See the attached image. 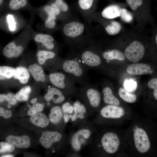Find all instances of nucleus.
I'll list each match as a JSON object with an SVG mask.
<instances>
[{"label":"nucleus","mask_w":157,"mask_h":157,"mask_svg":"<svg viewBox=\"0 0 157 157\" xmlns=\"http://www.w3.org/2000/svg\"><path fill=\"white\" fill-rule=\"evenodd\" d=\"M57 30L62 35L65 44L72 51L88 45L95 36L91 25L74 17L58 25Z\"/></svg>","instance_id":"1"},{"label":"nucleus","mask_w":157,"mask_h":157,"mask_svg":"<svg viewBox=\"0 0 157 157\" xmlns=\"http://www.w3.org/2000/svg\"><path fill=\"white\" fill-rule=\"evenodd\" d=\"M94 126L88 121L77 127L76 130L69 135V145L65 156H81V151L89 145L96 131Z\"/></svg>","instance_id":"2"},{"label":"nucleus","mask_w":157,"mask_h":157,"mask_svg":"<svg viewBox=\"0 0 157 157\" xmlns=\"http://www.w3.org/2000/svg\"><path fill=\"white\" fill-rule=\"evenodd\" d=\"M93 135L88 146L92 154L103 156L105 154H113L119 150L120 140L116 133L111 131L103 132Z\"/></svg>","instance_id":"3"},{"label":"nucleus","mask_w":157,"mask_h":157,"mask_svg":"<svg viewBox=\"0 0 157 157\" xmlns=\"http://www.w3.org/2000/svg\"><path fill=\"white\" fill-rule=\"evenodd\" d=\"M59 69L65 73L75 83L82 85L89 83L87 74L88 70L72 52L65 58H62Z\"/></svg>","instance_id":"4"},{"label":"nucleus","mask_w":157,"mask_h":157,"mask_svg":"<svg viewBox=\"0 0 157 157\" xmlns=\"http://www.w3.org/2000/svg\"><path fill=\"white\" fill-rule=\"evenodd\" d=\"M76 97L85 106L89 115L100 108L101 94L95 88L89 84L77 88Z\"/></svg>","instance_id":"5"},{"label":"nucleus","mask_w":157,"mask_h":157,"mask_svg":"<svg viewBox=\"0 0 157 157\" xmlns=\"http://www.w3.org/2000/svg\"><path fill=\"white\" fill-rule=\"evenodd\" d=\"M48 81L63 92L68 98L76 97L77 88L74 82L62 71L51 72L47 76Z\"/></svg>","instance_id":"6"},{"label":"nucleus","mask_w":157,"mask_h":157,"mask_svg":"<svg viewBox=\"0 0 157 157\" xmlns=\"http://www.w3.org/2000/svg\"><path fill=\"white\" fill-rule=\"evenodd\" d=\"M69 135L64 131H47L42 132L39 141L44 148L49 149L56 145L64 154L69 145Z\"/></svg>","instance_id":"7"},{"label":"nucleus","mask_w":157,"mask_h":157,"mask_svg":"<svg viewBox=\"0 0 157 157\" xmlns=\"http://www.w3.org/2000/svg\"><path fill=\"white\" fill-rule=\"evenodd\" d=\"M72 52L87 70L91 68L100 66L102 63L99 51L91 43L79 50Z\"/></svg>","instance_id":"8"},{"label":"nucleus","mask_w":157,"mask_h":157,"mask_svg":"<svg viewBox=\"0 0 157 157\" xmlns=\"http://www.w3.org/2000/svg\"><path fill=\"white\" fill-rule=\"evenodd\" d=\"M35 10L42 20L43 30L50 34L57 30L58 20L49 3L38 8L35 7Z\"/></svg>","instance_id":"9"},{"label":"nucleus","mask_w":157,"mask_h":157,"mask_svg":"<svg viewBox=\"0 0 157 157\" xmlns=\"http://www.w3.org/2000/svg\"><path fill=\"white\" fill-rule=\"evenodd\" d=\"M93 122L98 124H104L109 119H120L125 115L124 108L119 106L107 105L99 109Z\"/></svg>","instance_id":"10"},{"label":"nucleus","mask_w":157,"mask_h":157,"mask_svg":"<svg viewBox=\"0 0 157 157\" xmlns=\"http://www.w3.org/2000/svg\"><path fill=\"white\" fill-rule=\"evenodd\" d=\"M55 52L42 49H38L36 56L38 63L44 67L51 72L58 70L62 58Z\"/></svg>","instance_id":"11"},{"label":"nucleus","mask_w":157,"mask_h":157,"mask_svg":"<svg viewBox=\"0 0 157 157\" xmlns=\"http://www.w3.org/2000/svg\"><path fill=\"white\" fill-rule=\"evenodd\" d=\"M32 39L38 45V49L51 51L58 53L60 46L53 37L50 34L44 33L34 31Z\"/></svg>","instance_id":"12"},{"label":"nucleus","mask_w":157,"mask_h":157,"mask_svg":"<svg viewBox=\"0 0 157 157\" xmlns=\"http://www.w3.org/2000/svg\"><path fill=\"white\" fill-rule=\"evenodd\" d=\"M133 138L136 150L140 154H145L151 147V142L147 132L144 128L136 127L134 129Z\"/></svg>","instance_id":"13"},{"label":"nucleus","mask_w":157,"mask_h":157,"mask_svg":"<svg viewBox=\"0 0 157 157\" xmlns=\"http://www.w3.org/2000/svg\"><path fill=\"white\" fill-rule=\"evenodd\" d=\"M145 53V48L143 43L140 40L135 39L126 47L124 53L129 60L135 63L143 58Z\"/></svg>","instance_id":"14"},{"label":"nucleus","mask_w":157,"mask_h":157,"mask_svg":"<svg viewBox=\"0 0 157 157\" xmlns=\"http://www.w3.org/2000/svg\"><path fill=\"white\" fill-rule=\"evenodd\" d=\"M74 112L69 115V121L72 126L77 127L86 122L89 116L87 110L83 104L79 100L73 102Z\"/></svg>","instance_id":"15"},{"label":"nucleus","mask_w":157,"mask_h":157,"mask_svg":"<svg viewBox=\"0 0 157 157\" xmlns=\"http://www.w3.org/2000/svg\"><path fill=\"white\" fill-rule=\"evenodd\" d=\"M58 21L63 23L73 17L67 4L63 0H54L49 3Z\"/></svg>","instance_id":"16"},{"label":"nucleus","mask_w":157,"mask_h":157,"mask_svg":"<svg viewBox=\"0 0 157 157\" xmlns=\"http://www.w3.org/2000/svg\"><path fill=\"white\" fill-rule=\"evenodd\" d=\"M92 21L99 23L106 32L110 35H115L121 31L122 26L117 21L102 17L95 12L92 17Z\"/></svg>","instance_id":"17"},{"label":"nucleus","mask_w":157,"mask_h":157,"mask_svg":"<svg viewBox=\"0 0 157 157\" xmlns=\"http://www.w3.org/2000/svg\"><path fill=\"white\" fill-rule=\"evenodd\" d=\"M95 0H78V11L85 22L91 25L92 17L95 13Z\"/></svg>","instance_id":"18"},{"label":"nucleus","mask_w":157,"mask_h":157,"mask_svg":"<svg viewBox=\"0 0 157 157\" xmlns=\"http://www.w3.org/2000/svg\"><path fill=\"white\" fill-rule=\"evenodd\" d=\"M48 118L49 122L58 126V131H64L66 124L64 121L61 105H56L51 108Z\"/></svg>","instance_id":"19"},{"label":"nucleus","mask_w":157,"mask_h":157,"mask_svg":"<svg viewBox=\"0 0 157 157\" xmlns=\"http://www.w3.org/2000/svg\"><path fill=\"white\" fill-rule=\"evenodd\" d=\"M34 7L28 0H6L3 10L7 12L27 10L30 12Z\"/></svg>","instance_id":"20"},{"label":"nucleus","mask_w":157,"mask_h":157,"mask_svg":"<svg viewBox=\"0 0 157 157\" xmlns=\"http://www.w3.org/2000/svg\"><path fill=\"white\" fill-rule=\"evenodd\" d=\"M28 69L32 77L37 82L40 83L45 87L48 82L47 76L46 75L43 67L38 63L29 65Z\"/></svg>","instance_id":"21"},{"label":"nucleus","mask_w":157,"mask_h":157,"mask_svg":"<svg viewBox=\"0 0 157 157\" xmlns=\"http://www.w3.org/2000/svg\"><path fill=\"white\" fill-rule=\"evenodd\" d=\"M6 140L14 146L19 148H26L30 145L31 139L26 135L19 136L10 135L6 137Z\"/></svg>","instance_id":"22"},{"label":"nucleus","mask_w":157,"mask_h":157,"mask_svg":"<svg viewBox=\"0 0 157 157\" xmlns=\"http://www.w3.org/2000/svg\"><path fill=\"white\" fill-rule=\"evenodd\" d=\"M150 66L143 63H135L129 65L126 69L127 72L133 75L146 74L151 71Z\"/></svg>","instance_id":"23"},{"label":"nucleus","mask_w":157,"mask_h":157,"mask_svg":"<svg viewBox=\"0 0 157 157\" xmlns=\"http://www.w3.org/2000/svg\"><path fill=\"white\" fill-rule=\"evenodd\" d=\"M98 51L102 58L107 60H117L122 61L125 59L126 57L124 53L116 49L104 50L102 51Z\"/></svg>","instance_id":"24"},{"label":"nucleus","mask_w":157,"mask_h":157,"mask_svg":"<svg viewBox=\"0 0 157 157\" xmlns=\"http://www.w3.org/2000/svg\"><path fill=\"white\" fill-rule=\"evenodd\" d=\"M47 91L51 94L52 101L56 105H61L68 99H70L68 98L60 90L53 86L48 88Z\"/></svg>","instance_id":"25"},{"label":"nucleus","mask_w":157,"mask_h":157,"mask_svg":"<svg viewBox=\"0 0 157 157\" xmlns=\"http://www.w3.org/2000/svg\"><path fill=\"white\" fill-rule=\"evenodd\" d=\"M14 78L18 80L21 84H25L28 82L31 75L28 68L23 66H19L15 68Z\"/></svg>","instance_id":"26"},{"label":"nucleus","mask_w":157,"mask_h":157,"mask_svg":"<svg viewBox=\"0 0 157 157\" xmlns=\"http://www.w3.org/2000/svg\"><path fill=\"white\" fill-rule=\"evenodd\" d=\"M120 8L116 5L107 7L101 13H96L99 16L107 19H112L119 17Z\"/></svg>","instance_id":"27"},{"label":"nucleus","mask_w":157,"mask_h":157,"mask_svg":"<svg viewBox=\"0 0 157 157\" xmlns=\"http://www.w3.org/2000/svg\"><path fill=\"white\" fill-rule=\"evenodd\" d=\"M103 100L107 105L119 106L120 102L114 95L111 89L108 87H105L102 89Z\"/></svg>","instance_id":"28"},{"label":"nucleus","mask_w":157,"mask_h":157,"mask_svg":"<svg viewBox=\"0 0 157 157\" xmlns=\"http://www.w3.org/2000/svg\"><path fill=\"white\" fill-rule=\"evenodd\" d=\"M31 122L35 126L41 128H44L49 124L48 117L44 113L39 112L32 116L30 117Z\"/></svg>","instance_id":"29"},{"label":"nucleus","mask_w":157,"mask_h":157,"mask_svg":"<svg viewBox=\"0 0 157 157\" xmlns=\"http://www.w3.org/2000/svg\"><path fill=\"white\" fill-rule=\"evenodd\" d=\"M15 72V68L8 66H0V80L10 79L13 77Z\"/></svg>","instance_id":"30"},{"label":"nucleus","mask_w":157,"mask_h":157,"mask_svg":"<svg viewBox=\"0 0 157 157\" xmlns=\"http://www.w3.org/2000/svg\"><path fill=\"white\" fill-rule=\"evenodd\" d=\"M31 90V87L29 85H26L22 88L15 95L17 101L21 102L27 101Z\"/></svg>","instance_id":"31"},{"label":"nucleus","mask_w":157,"mask_h":157,"mask_svg":"<svg viewBox=\"0 0 157 157\" xmlns=\"http://www.w3.org/2000/svg\"><path fill=\"white\" fill-rule=\"evenodd\" d=\"M118 93L120 97L126 102L133 103L136 100L137 97L135 94L130 93L122 88L119 89Z\"/></svg>","instance_id":"32"},{"label":"nucleus","mask_w":157,"mask_h":157,"mask_svg":"<svg viewBox=\"0 0 157 157\" xmlns=\"http://www.w3.org/2000/svg\"><path fill=\"white\" fill-rule=\"evenodd\" d=\"M120 17L121 20L125 23L131 24L133 22L134 18L132 13L128 11L126 9L120 8Z\"/></svg>","instance_id":"33"},{"label":"nucleus","mask_w":157,"mask_h":157,"mask_svg":"<svg viewBox=\"0 0 157 157\" xmlns=\"http://www.w3.org/2000/svg\"><path fill=\"white\" fill-rule=\"evenodd\" d=\"M63 114L72 115L74 112L73 101L71 99H68L61 105Z\"/></svg>","instance_id":"34"},{"label":"nucleus","mask_w":157,"mask_h":157,"mask_svg":"<svg viewBox=\"0 0 157 157\" xmlns=\"http://www.w3.org/2000/svg\"><path fill=\"white\" fill-rule=\"evenodd\" d=\"M32 106L28 105L29 110L27 114L28 115L32 116L37 113L42 111L44 108V104H43L39 103L38 102L33 104Z\"/></svg>","instance_id":"35"},{"label":"nucleus","mask_w":157,"mask_h":157,"mask_svg":"<svg viewBox=\"0 0 157 157\" xmlns=\"http://www.w3.org/2000/svg\"><path fill=\"white\" fill-rule=\"evenodd\" d=\"M0 153L7 152H12L15 149L14 146L7 142H0Z\"/></svg>","instance_id":"36"},{"label":"nucleus","mask_w":157,"mask_h":157,"mask_svg":"<svg viewBox=\"0 0 157 157\" xmlns=\"http://www.w3.org/2000/svg\"><path fill=\"white\" fill-rule=\"evenodd\" d=\"M148 87L153 89V95L154 99H157V78H154L151 79L148 83Z\"/></svg>","instance_id":"37"},{"label":"nucleus","mask_w":157,"mask_h":157,"mask_svg":"<svg viewBox=\"0 0 157 157\" xmlns=\"http://www.w3.org/2000/svg\"><path fill=\"white\" fill-rule=\"evenodd\" d=\"M124 86L128 92L134 91L137 87L136 83L133 80L126 81L124 83Z\"/></svg>","instance_id":"38"},{"label":"nucleus","mask_w":157,"mask_h":157,"mask_svg":"<svg viewBox=\"0 0 157 157\" xmlns=\"http://www.w3.org/2000/svg\"><path fill=\"white\" fill-rule=\"evenodd\" d=\"M6 100L10 104L12 105H15L17 103L15 95L11 93H8L6 95Z\"/></svg>","instance_id":"39"},{"label":"nucleus","mask_w":157,"mask_h":157,"mask_svg":"<svg viewBox=\"0 0 157 157\" xmlns=\"http://www.w3.org/2000/svg\"><path fill=\"white\" fill-rule=\"evenodd\" d=\"M12 115L11 111L9 110H5L2 108L0 107V117L2 116L5 118H8Z\"/></svg>","instance_id":"40"},{"label":"nucleus","mask_w":157,"mask_h":157,"mask_svg":"<svg viewBox=\"0 0 157 157\" xmlns=\"http://www.w3.org/2000/svg\"><path fill=\"white\" fill-rule=\"evenodd\" d=\"M6 0H0V11L3 10Z\"/></svg>","instance_id":"41"},{"label":"nucleus","mask_w":157,"mask_h":157,"mask_svg":"<svg viewBox=\"0 0 157 157\" xmlns=\"http://www.w3.org/2000/svg\"><path fill=\"white\" fill-rule=\"evenodd\" d=\"M6 95L4 94H0V102H2L6 100Z\"/></svg>","instance_id":"42"},{"label":"nucleus","mask_w":157,"mask_h":157,"mask_svg":"<svg viewBox=\"0 0 157 157\" xmlns=\"http://www.w3.org/2000/svg\"><path fill=\"white\" fill-rule=\"evenodd\" d=\"M37 100V99L36 98H34L31 100V102L33 104H35Z\"/></svg>","instance_id":"43"},{"label":"nucleus","mask_w":157,"mask_h":157,"mask_svg":"<svg viewBox=\"0 0 157 157\" xmlns=\"http://www.w3.org/2000/svg\"><path fill=\"white\" fill-rule=\"evenodd\" d=\"M1 157H14V156L12 155H5L2 156Z\"/></svg>","instance_id":"44"},{"label":"nucleus","mask_w":157,"mask_h":157,"mask_svg":"<svg viewBox=\"0 0 157 157\" xmlns=\"http://www.w3.org/2000/svg\"><path fill=\"white\" fill-rule=\"evenodd\" d=\"M10 107H11V106L9 104L8 105V108H10Z\"/></svg>","instance_id":"45"}]
</instances>
